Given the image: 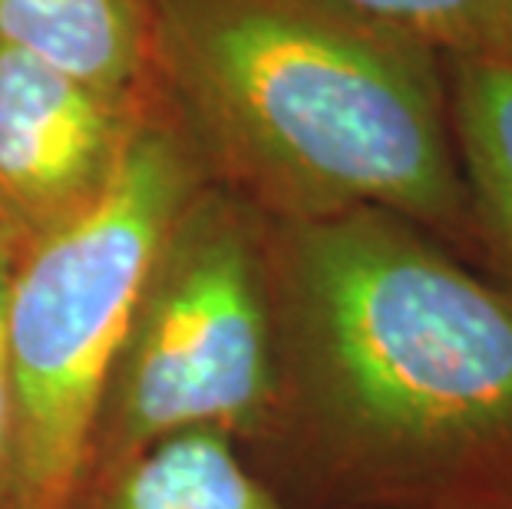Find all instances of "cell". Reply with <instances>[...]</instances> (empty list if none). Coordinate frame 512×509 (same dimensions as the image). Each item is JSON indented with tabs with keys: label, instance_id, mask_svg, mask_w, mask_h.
Segmentation results:
<instances>
[{
	"label": "cell",
	"instance_id": "obj_1",
	"mask_svg": "<svg viewBox=\"0 0 512 509\" xmlns=\"http://www.w3.org/2000/svg\"><path fill=\"white\" fill-rule=\"evenodd\" d=\"M275 377L242 453L291 509H512V298L384 209L268 222Z\"/></svg>",
	"mask_w": 512,
	"mask_h": 509
},
{
	"label": "cell",
	"instance_id": "obj_2",
	"mask_svg": "<svg viewBox=\"0 0 512 509\" xmlns=\"http://www.w3.org/2000/svg\"><path fill=\"white\" fill-rule=\"evenodd\" d=\"M152 93L268 222L384 209L476 268L443 53L314 0H149Z\"/></svg>",
	"mask_w": 512,
	"mask_h": 509
},
{
	"label": "cell",
	"instance_id": "obj_3",
	"mask_svg": "<svg viewBox=\"0 0 512 509\" xmlns=\"http://www.w3.org/2000/svg\"><path fill=\"white\" fill-rule=\"evenodd\" d=\"M205 182L156 103L90 209L17 255L10 281L14 476L7 509H67L149 268Z\"/></svg>",
	"mask_w": 512,
	"mask_h": 509
},
{
	"label": "cell",
	"instance_id": "obj_4",
	"mask_svg": "<svg viewBox=\"0 0 512 509\" xmlns=\"http://www.w3.org/2000/svg\"><path fill=\"white\" fill-rule=\"evenodd\" d=\"M271 377L268 219L205 179L149 268L96 407L83 473L192 430H219L245 447L268 410Z\"/></svg>",
	"mask_w": 512,
	"mask_h": 509
},
{
	"label": "cell",
	"instance_id": "obj_5",
	"mask_svg": "<svg viewBox=\"0 0 512 509\" xmlns=\"http://www.w3.org/2000/svg\"><path fill=\"white\" fill-rule=\"evenodd\" d=\"M149 100H116L0 43V225L17 252L103 196Z\"/></svg>",
	"mask_w": 512,
	"mask_h": 509
},
{
	"label": "cell",
	"instance_id": "obj_6",
	"mask_svg": "<svg viewBox=\"0 0 512 509\" xmlns=\"http://www.w3.org/2000/svg\"><path fill=\"white\" fill-rule=\"evenodd\" d=\"M0 43L116 100L152 93L149 0H0Z\"/></svg>",
	"mask_w": 512,
	"mask_h": 509
},
{
	"label": "cell",
	"instance_id": "obj_7",
	"mask_svg": "<svg viewBox=\"0 0 512 509\" xmlns=\"http://www.w3.org/2000/svg\"><path fill=\"white\" fill-rule=\"evenodd\" d=\"M67 509H291L219 430L159 440L113 467L86 470Z\"/></svg>",
	"mask_w": 512,
	"mask_h": 509
},
{
	"label": "cell",
	"instance_id": "obj_8",
	"mask_svg": "<svg viewBox=\"0 0 512 509\" xmlns=\"http://www.w3.org/2000/svg\"><path fill=\"white\" fill-rule=\"evenodd\" d=\"M476 268L512 298V60L443 57Z\"/></svg>",
	"mask_w": 512,
	"mask_h": 509
},
{
	"label": "cell",
	"instance_id": "obj_9",
	"mask_svg": "<svg viewBox=\"0 0 512 509\" xmlns=\"http://www.w3.org/2000/svg\"><path fill=\"white\" fill-rule=\"evenodd\" d=\"M427 40L443 57H506L512 30L503 0H314Z\"/></svg>",
	"mask_w": 512,
	"mask_h": 509
},
{
	"label": "cell",
	"instance_id": "obj_10",
	"mask_svg": "<svg viewBox=\"0 0 512 509\" xmlns=\"http://www.w3.org/2000/svg\"><path fill=\"white\" fill-rule=\"evenodd\" d=\"M17 242L0 225V509L10 506L14 476V387H10V281L17 265Z\"/></svg>",
	"mask_w": 512,
	"mask_h": 509
},
{
	"label": "cell",
	"instance_id": "obj_11",
	"mask_svg": "<svg viewBox=\"0 0 512 509\" xmlns=\"http://www.w3.org/2000/svg\"><path fill=\"white\" fill-rule=\"evenodd\" d=\"M503 10H506V20H509V30H512V0H503Z\"/></svg>",
	"mask_w": 512,
	"mask_h": 509
}]
</instances>
